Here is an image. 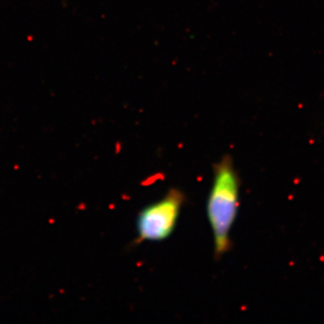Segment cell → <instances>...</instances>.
I'll list each match as a JSON object with an SVG mask.
<instances>
[{
	"mask_svg": "<svg viewBox=\"0 0 324 324\" xmlns=\"http://www.w3.org/2000/svg\"><path fill=\"white\" fill-rule=\"evenodd\" d=\"M185 200L182 191L171 188L159 201L145 207L137 219L136 243L161 241L169 238L175 230Z\"/></svg>",
	"mask_w": 324,
	"mask_h": 324,
	"instance_id": "obj_2",
	"label": "cell"
},
{
	"mask_svg": "<svg viewBox=\"0 0 324 324\" xmlns=\"http://www.w3.org/2000/svg\"><path fill=\"white\" fill-rule=\"evenodd\" d=\"M239 192L240 180L232 158L225 155L213 166V182L206 207L217 259L230 250V232L237 217Z\"/></svg>",
	"mask_w": 324,
	"mask_h": 324,
	"instance_id": "obj_1",
	"label": "cell"
}]
</instances>
